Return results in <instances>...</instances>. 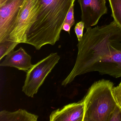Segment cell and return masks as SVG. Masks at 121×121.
I'll use <instances>...</instances> for the list:
<instances>
[{
  "mask_svg": "<svg viewBox=\"0 0 121 121\" xmlns=\"http://www.w3.org/2000/svg\"><path fill=\"white\" fill-rule=\"evenodd\" d=\"M77 47L75 63L62 86H66L78 76L93 71L121 77V28L114 21L86 30Z\"/></svg>",
  "mask_w": 121,
  "mask_h": 121,
  "instance_id": "6da1fadb",
  "label": "cell"
},
{
  "mask_svg": "<svg viewBox=\"0 0 121 121\" xmlns=\"http://www.w3.org/2000/svg\"><path fill=\"white\" fill-rule=\"evenodd\" d=\"M75 0H38L39 11L25 43L38 50L46 44L54 45L59 40L66 15Z\"/></svg>",
  "mask_w": 121,
  "mask_h": 121,
  "instance_id": "7a4b0ae2",
  "label": "cell"
},
{
  "mask_svg": "<svg viewBox=\"0 0 121 121\" xmlns=\"http://www.w3.org/2000/svg\"><path fill=\"white\" fill-rule=\"evenodd\" d=\"M114 84L107 80L94 82L82 99L85 104L83 121H109L117 105L112 93Z\"/></svg>",
  "mask_w": 121,
  "mask_h": 121,
  "instance_id": "3957f363",
  "label": "cell"
},
{
  "mask_svg": "<svg viewBox=\"0 0 121 121\" xmlns=\"http://www.w3.org/2000/svg\"><path fill=\"white\" fill-rule=\"evenodd\" d=\"M60 56L57 53H52L33 65L27 71L22 91L29 97L33 98L38 92L47 76L58 63Z\"/></svg>",
  "mask_w": 121,
  "mask_h": 121,
  "instance_id": "277c9868",
  "label": "cell"
},
{
  "mask_svg": "<svg viewBox=\"0 0 121 121\" xmlns=\"http://www.w3.org/2000/svg\"><path fill=\"white\" fill-rule=\"evenodd\" d=\"M39 9L38 0H26L16 26L8 40L25 43L26 36L35 22Z\"/></svg>",
  "mask_w": 121,
  "mask_h": 121,
  "instance_id": "5b68a950",
  "label": "cell"
},
{
  "mask_svg": "<svg viewBox=\"0 0 121 121\" xmlns=\"http://www.w3.org/2000/svg\"><path fill=\"white\" fill-rule=\"evenodd\" d=\"M26 0H7L0 5V42L8 40Z\"/></svg>",
  "mask_w": 121,
  "mask_h": 121,
  "instance_id": "8992f818",
  "label": "cell"
},
{
  "mask_svg": "<svg viewBox=\"0 0 121 121\" xmlns=\"http://www.w3.org/2000/svg\"><path fill=\"white\" fill-rule=\"evenodd\" d=\"M81 10V20L86 30L96 25L107 13L105 0H78Z\"/></svg>",
  "mask_w": 121,
  "mask_h": 121,
  "instance_id": "52a82bcc",
  "label": "cell"
},
{
  "mask_svg": "<svg viewBox=\"0 0 121 121\" xmlns=\"http://www.w3.org/2000/svg\"><path fill=\"white\" fill-rule=\"evenodd\" d=\"M85 104L83 99L66 105L52 112L51 121H83Z\"/></svg>",
  "mask_w": 121,
  "mask_h": 121,
  "instance_id": "ba28073f",
  "label": "cell"
},
{
  "mask_svg": "<svg viewBox=\"0 0 121 121\" xmlns=\"http://www.w3.org/2000/svg\"><path fill=\"white\" fill-rule=\"evenodd\" d=\"M31 60V56L21 47L17 51L13 50L9 53L0 66L14 67L19 70L28 71L33 65Z\"/></svg>",
  "mask_w": 121,
  "mask_h": 121,
  "instance_id": "9c48e42d",
  "label": "cell"
},
{
  "mask_svg": "<svg viewBox=\"0 0 121 121\" xmlns=\"http://www.w3.org/2000/svg\"><path fill=\"white\" fill-rule=\"evenodd\" d=\"M38 117V115L22 109L14 112L4 110L0 112V121H37Z\"/></svg>",
  "mask_w": 121,
  "mask_h": 121,
  "instance_id": "30bf717a",
  "label": "cell"
},
{
  "mask_svg": "<svg viewBox=\"0 0 121 121\" xmlns=\"http://www.w3.org/2000/svg\"><path fill=\"white\" fill-rule=\"evenodd\" d=\"M114 21L121 28V0H109Z\"/></svg>",
  "mask_w": 121,
  "mask_h": 121,
  "instance_id": "8fae6325",
  "label": "cell"
},
{
  "mask_svg": "<svg viewBox=\"0 0 121 121\" xmlns=\"http://www.w3.org/2000/svg\"><path fill=\"white\" fill-rule=\"evenodd\" d=\"M19 43L11 40H7L0 42V60L14 50Z\"/></svg>",
  "mask_w": 121,
  "mask_h": 121,
  "instance_id": "7c38bea8",
  "label": "cell"
},
{
  "mask_svg": "<svg viewBox=\"0 0 121 121\" xmlns=\"http://www.w3.org/2000/svg\"><path fill=\"white\" fill-rule=\"evenodd\" d=\"M112 91L117 105L121 108V82L117 87H113Z\"/></svg>",
  "mask_w": 121,
  "mask_h": 121,
  "instance_id": "4fadbf2b",
  "label": "cell"
},
{
  "mask_svg": "<svg viewBox=\"0 0 121 121\" xmlns=\"http://www.w3.org/2000/svg\"><path fill=\"white\" fill-rule=\"evenodd\" d=\"M85 27L84 23L82 21L78 22L75 26V31L78 38V42L80 41L83 36V31Z\"/></svg>",
  "mask_w": 121,
  "mask_h": 121,
  "instance_id": "5bb4252c",
  "label": "cell"
},
{
  "mask_svg": "<svg viewBox=\"0 0 121 121\" xmlns=\"http://www.w3.org/2000/svg\"><path fill=\"white\" fill-rule=\"evenodd\" d=\"M74 4L72 5L68 13L67 14L64 23L69 24L71 27L75 24L74 17Z\"/></svg>",
  "mask_w": 121,
  "mask_h": 121,
  "instance_id": "9a60e30c",
  "label": "cell"
},
{
  "mask_svg": "<svg viewBox=\"0 0 121 121\" xmlns=\"http://www.w3.org/2000/svg\"><path fill=\"white\" fill-rule=\"evenodd\" d=\"M109 121H121V108L118 105L112 113Z\"/></svg>",
  "mask_w": 121,
  "mask_h": 121,
  "instance_id": "2e32d148",
  "label": "cell"
},
{
  "mask_svg": "<svg viewBox=\"0 0 121 121\" xmlns=\"http://www.w3.org/2000/svg\"><path fill=\"white\" fill-rule=\"evenodd\" d=\"M71 27V26L69 24L64 23L62 27V30H64L70 34V31Z\"/></svg>",
  "mask_w": 121,
  "mask_h": 121,
  "instance_id": "e0dca14e",
  "label": "cell"
},
{
  "mask_svg": "<svg viewBox=\"0 0 121 121\" xmlns=\"http://www.w3.org/2000/svg\"><path fill=\"white\" fill-rule=\"evenodd\" d=\"M7 0H0V5H2L5 3Z\"/></svg>",
  "mask_w": 121,
  "mask_h": 121,
  "instance_id": "ac0fdd59",
  "label": "cell"
}]
</instances>
